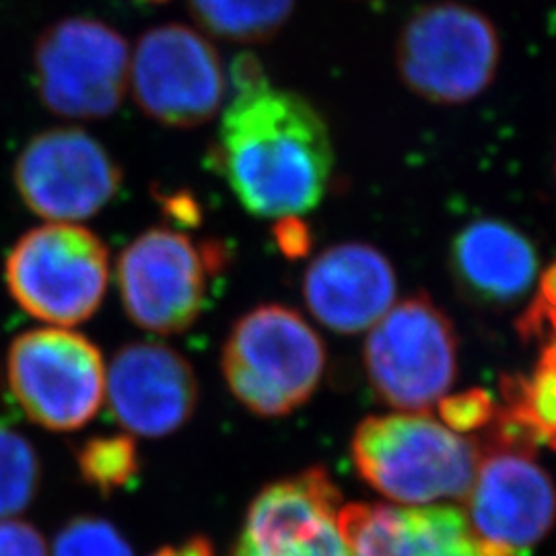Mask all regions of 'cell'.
Wrapping results in <instances>:
<instances>
[{
    "label": "cell",
    "mask_w": 556,
    "mask_h": 556,
    "mask_svg": "<svg viewBox=\"0 0 556 556\" xmlns=\"http://www.w3.org/2000/svg\"><path fill=\"white\" fill-rule=\"evenodd\" d=\"M275 236H277L278 248H280L289 258H301V256H305V252H307L309 245H312L309 231H307L305 223L299 219V217L278 219Z\"/></svg>",
    "instance_id": "26"
},
{
    "label": "cell",
    "mask_w": 556,
    "mask_h": 556,
    "mask_svg": "<svg viewBox=\"0 0 556 556\" xmlns=\"http://www.w3.org/2000/svg\"><path fill=\"white\" fill-rule=\"evenodd\" d=\"M151 556H178V553H176V546H165V548H161L155 555Z\"/></svg>",
    "instance_id": "28"
},
{
    "label": "cell",
    "mask_w": 556,
    "mask_h": 556,
    "mask_svg": "<svg viewBox=\"0 0 556 556\" xmlns=\"http://www.w3.org/2000/svg\"><path fill=\"white\" fill-rule=\"evenodd\" d=\"M41 462L34 443L0 425V519L25 511L40 491Z\"/></svg>",
    "instance_id": "20"
},
{
    "label": "cell",
    "mask_w": 556,
    "mask_h": 556,
    "mask_svg": "<svg viewBox=\"0 0 556 556\" xmlns=\"http://www.w3.org/2000/svg\"><path fill=\"white\" fill-rule=\"evenodd\" d=\"M0 556H50L36 526L21 519H0Z\"/></svg>",
    "instance_id": "25"
},
{
    "label": "cell",
    "mask_w": 556,
    "mask_h": 556,
    "mask_svg": "<svg viewBox=\"0 0 556 556\" xmlns=\"http://www.w3.org/2000/svg\"><path fill=\"white\" fill-rule=\"evenodd\" d=\"M497 418L530 443L556 450V340L544 344L528 376L501 381Z\"/></svg>",
    "instance_id": "18"
},
{
    "label": "cell",
    "mask_w": 556,
    "mask_h": 556,
    "mask_svg": "<svg viewBox=\"0 0 556 556\" xmlns=\"http://www.w3.org/2000/svg\"><path fill=\"white\" fill-rule=\"evenodd\" d=\"M351 556H516L478 536L452 505H376L340 509Z\"/></svg>",
    "instance_id": "15"
},
{
    "label": "cell",
    "mask_w": 556,
    "mask_h": 556,
    "mask_svg": "<svg viewBox=\"0 0 556 556\" xmlns=\"http://www.w3.org/2000/svg\"><path fill=\"white\" fill-rule=\"evenodd\" d=\"M396 273L378 248L340 243L321 252L303 278L307 309L321 326L357 334L376 326L396 301Z\"/></svg>",
    "instance_id": "16"
},
{
    "label": "cell",
    "mask_w": 556,
    "mask_h": 556,
    "mask_svg": "<svg viewBox=\"0 0 556 556\" xmlns=\"http://www.w3.org/2000/svg\"><path fill=\"white\" fill-rule=\"evenodd\" d=\"M7 379L21 410L48 431H79L105 397L100 349L79 332L38 328L9 346Z\"/></svg>",
    "instance_id": "8"
},
{
    "label": "cell",
    "mask_w": 556,
    "mask_h": 556,
    "mask_svg": "<svg viewBox=\"0 0 556 556\" xmlns=\"http://www.w3.org/2000/svg\"><path fill=\"white\" fill-rule=\"evenodd\" d=\"M149 2H165V0H149Z\"/></svg>",
    "instance_id": "29"
},
{
    "label": "cell",
    "mask_w": 556,
    "mask_h": 556,
    "mask_svg": "<svg viewBox=\"0 0 556 556\" xmlns=\"http://www.w3.org/2000/svg\"><path fill=\"white\" fill-rule=\"evenodd\" d=\"M517 332L526 342L542 344L556 340V260L538 282L536 298L517 321Z\"/></svg>",
    "instance_id": "24"
},
{
    "label": "cell",
    "mask_w": 556,
    "mask_h": 556,
    "mask_svg": "<svg viewBox=\"0 0 556 556\" xmlns=\"http://www.w3.org/2000/svg\"><path fill=\"white\" fill-rule=\"evenodd\" d=\"M486 452L480 450L477 478L466 495L468 519L478 536L507 553L526 551L556 523V489L536 462L530 441L498 418Z\"/></svg>",
    "instance_id": "10"
},
{
    "label": "cell",
    "mask_w": 556,
    "mask_h": 556,
    "mask_svg": "<svg viewBox=\"0 0 556 556\" xmlns=\"http://www.w3.org/2000/svg\"><path fill=\"white\" fill-rule=\"evenodd\" d=\"M188 9L200 27L219 40L262 43L282 31L295 0H188Z\"/></svg>",
    "instance_id": "19"
},
{
    "label": "cell",
    "mask_w": 556,
    "mask_h": 556,
    "mask_svg": "<svg viewBox=\"0 0 556 556\" xmlns=\"http://www.w3.org/2000/svg\"><path fill=\"white\" fill-rule=\"evenodd\" d=\"M220 367L243 408L258 417H287L316 394L326 346L299 312L268 303L233 324Z\"/></svg>",
    "instance_id": "3"
},
{
    "label": "cell",
    "mask_w": 556,
    "mask_h": 556,
    "mask_svg": "<svg viewBox=\"0 0 556 556\" xmlns=\"http://www.w3.org/2000/svg\"><path fill=\"white\" fill-rule=\"evenodd\" d=\"M118 161L80 128H52L29 140L13 167L23 204L50 223L101 213L122 188Z\"/></svg>",
    "instance_id": "12"
},
{
    "label": "cell",
    "mask_w": 556,
    "mask_h": 556,
    "mask_svg": "<svg viewBox=\"0 0 556 556\" xmlns=\"http://www.w3.org/2000/svg\"><path fill=\"white\" fill-rule=\"evenodd\" d=\"M178 556H215V546L206 536H192L176 546Z\"/></svg>",
    "instance_id": "27"
},
{
    "label": "cell",
    "mask_w": 556,
    "mask_h": 556,
    "mask_svg": "<svg viewBox=\"0 0 556 556\" xmlns=\"http://www.w3.org/2000/svg\"><path fill=\"white\" fill-rule=\"evenodd\" d=\"M439 417L456 433L480 431L497 418V404L484 390H468L456 396H443L438 402Z\"/></svg>",
    "instance_id": "23"
},
{
    "label": "cell",
    "mask_w": 556,
    "mask_h": 556,
    "mask_svg": "<svg viewBox=\"0 0 556 556\" xmlns=\"http://www.w3.org/2000/svg\"><path fill=\"white\" fill-rule=\"evenodd\" d=\"M105 396L122 429L140 438H165L194 417L199 378L176 349L161 342H132L112 358Z\"/></svg>",
    "instance_id": "14"
},
{
    "label": "cell",
    "mask_w": 556,
    "mask_h": 556,
    "mask_svg": "<svg viewBox=\"0 0 556 556\" xmlns=\"http://www.w3.org/2000/svg\"><path fill=\"white\" fill-rule=\"evenodd\" d=\"M555 174H556V165H555Z\"/></svg>",
    "instance_id": "30"
},
{
    "label": "cell",
    "mask_w": 556,
    "mask_h": 556,
    "mask_svg": "<svg viewBox=\"0 0 556 556\" xmlns=\"http://www.w3.org/2000/svg\"><path fill=\"white\" fill-rule=\"evenodd\" d=\"M498 62L495 23L456 0L420 7L397 36L400 79L415 96L439 105L477 100L495 80Z\"/></svg>",
    "instance_id": "4"
},
{
    "label": "cell",
    "mask_w": 556,
    "mask_h": 556,
    "mask_svg": "<svg viewBox=\"0 0 556 556\" xmlns=\"http://www.w3.org/2000/svg\"><path fill=\"white\" fill-rule=\"evenodd\" d=\"M220 264V245H197L176 229H147L118 258L126 316L160 337L186 332L204 312L208 277L219 273Z\"/></svg>",
    "instance_id": "7"
},
{
    "label": "cell",
    "mask_w": 556,
    "mask_h": 556,
    "mask_svg": "<svg viewBox=\"0 0 556 556\" xmlns=\"http://www.w3.org/2000/svg\"><path fill=\"white\" fill-rule=\"evenodd\" d=\"M77 468L85 484L110 497L139 478V447L130 435L89 439L77 452Z\"/></svg>",
    "instance_id": "21"
},
{
    "label": "cell",
    "mask_w": 556,
    "mask_h": 556,
    "mask_svg": "<svg viewBox=\"0 0 556 556\" xmlns=\"http://www.w3.org/2000/svg\"><path fill=\"white\" fill-rule=\"evenodd\" d=\"M233 98L208 163L254 217H301L318 206L334 167L330 128L312 101L277 89L252 54L231 64Z\"/></svg>",
    "instance_id": "1"
},
{
    "label": "cell",
    "mask_w": 556,
    "mask_h": 556,
    "mask_svg": "<svg viewBox=\"0 0 556 556\" xmlns=\"http://www.w3.org/2000/svg\"><path fill=\"white\" fill-rule=\"evenodd\" d=\"M128 80L147 118L197 128L219 114L225 68L217 48L197 29L167 23L149 29L130 56Z\"/></svg>",
    "instance_id": "11"
},
{
    "label": "cell",
    "mask_w": 556,
    "mask_h": 556,
    "mask_svg": "<svg viewBox=\"0 0 556 556\" xmlns=\"http://www.w3.org/2000/svg\"><path fill=\"white\" fill-rule=\"evenodd\" d=\"M52 556H135L128 540L108 519L73 517L62 526L52 546Z\"/></svg>",
    "instance_id": "22"
},
{
    "label": "cell",
    "mask_w": 556,
    "mask_h": 556,
    "mask_svg": "<svg viewBox=\"0 0 556 556\" xmlns=\"http://www.w3.org/2000/svg\"><path fill=\"white\" fill-rule=\"evenodd\" d=\"M369 330L365 371L386 404L404 413H427L447 396L457 376V337L454 324L431 299L400 301Z\"/></svg>",
    "instance_id": "6"
},
{
    "label": "cell",
    "mask_w": 556,
    "mask_h": 556,
    "mask_svg": "<svg viewBox=\"0 0 556 556\" xmlns=\"http://www.w3.org/2000/svg\"><path fill=\"white\" fill-rule=\"evenodd\" d=\"M340 509L321 468L273 482L250 503L231 556H351Z\"/></svg>",
    "instance_id": "13"
},
{
    "label": "cell",
    "mask_w": 556,
    "mask_h": 556,
    "mask_svg": "<svg viewBox=\"0 0 556 556\" xmlns=\"http://www.w3.org/2000/svg\"><path fill=\"white\" fill-rule=\"evenodd\" d=\"M452 270L470 298L509 305L534 285L538 252L526 233L505 220H472L454 238Z\"/></svg>",
    "instance_id": "17"
},
{
    "label": "cell",
    "mask_w": 556,
    "mask_h": 556,
    "mask_svg": "<svg viewBox=\"0 0 556 556\" xmlns=\"http://www.w3.org/2000/svg\"><path fill=\"white\" fill-rule=\"evenodd\" d=\"M351 450L361 478L402 505L466 498L480 462L478 441L427 413L365 418Z\"/></svg>",
    "instance_id": "2"
},
{
    "label": "cell",
    "mask_w": 556,
    "mask_h": 556,
    "mask_svg": "<svg viewBox=\"0 0 556 556\" xmlns=\"http://www.w3.org/2000/svg\"><path fill=\"white\" fill-rule=\"evenodd\" d=\"M4 280L21 309L52 326L93 318L110 282V252L93 231L48 223L21 236L4 262Z\"/></svg>",
    "instance_id": "5"
},
{
    "label": "cell",
    "mask_w": 556,
    "mask_h": 556,
    "mask_svg": "<svg viewBox=\"0 0 556 556\" xmlns=\"http://www.w3.org/2000/svg\"><path fill=\"white\" fill-rule=\"evenodd\" d=\"M40 100L62 118H110L124 100L130 48L118 29L91 17L46 27L34 48Z\"/></svg>",
    "instance_id": "9"
}]
</instances>
